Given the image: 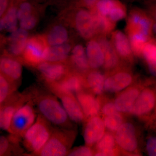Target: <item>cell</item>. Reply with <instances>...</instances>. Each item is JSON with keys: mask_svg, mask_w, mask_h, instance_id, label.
<instances>
[{"mask_svg": "<svg viewBox=\"0 0 156 156\" xmlns=\"http://www.w3.org/2000/svg\"><path fill=\"white\" fill-rule=\"evenodd\" d=\"M34 103L31 100L16 111L11 120L9 133L20 140L36 120Z\"/></svg>", "mask_w": 156, "mask_h": 156, "instance_id": "4", "label": "cell"}, {"mask_svg": "<svg viewBox=\"0 0 156 156\" xmlns=\"http://www.w3.org/2000/svg\"><path fill=\"white\" fill-rule=\"evenodd\" d=\"M70 119L76 123L85 122L86 118L76 96L72 94H62L58 96Z\"/></svg>", "mask_w": 156, "mask_h": 156, "instance_id": "20", "label": "cell"}, {"mask_svg": "<svg viewBox=\"0 0 156 156\" xmlns=\"http://www.w3.org/2000/svg\"><path fill=\"white\" fill-rule=\"evenodd\" d=\"M115 0H99L96 3L94 11L107 17L111 11L119 4Z\"/></svg>", "mask_w": 156, "mask_h": 156, "instance_id": "34", "label": "cell"}, {"mask_svg": "<svg viewBox=\"0 0 156 156\" xmlns=\"http://www.w3.org/2000/svg\"><path fill=\"white\" fill-rule=\"evenodd\" d=\"M126 11L125 8L120 3H119L113 8L108 15V18L113 23L118 22L125 18Z\"/></svg>", "mask_w": 156, "mask_h": 156, "instance_id": "36", "label": "cell"}, {"mask_svg": "<svg viewBox=\"0 0 156 156\" xmlns=\"http://www.w3.org/2000/svg\"><path fill=\"white\" fill-rule=\"evenodd\" d=\"M54 95L58 96L64 94H76L85 89L83 76L70 71L61 80L47 85Z\"/></svg>", "mask_w": 156, "mask_h": 156, "instance_id": "8", "label": "cell"}, {"mask_svg": "<svg viewBox=\"0 0 156 156\" xmlns=\"http://www.w3.org/2000/svg\"><path fill=\"white\" fill-rule=\"evenodd\" d=\"M104 54L105 61L103 67L106 72H112L118 69L120 59L112 44L107 39L101 37L98 41Z\"/></svg>", "mask_w": 156, "mask_h": 156, "instance_id": "24", "label": "cell"}, {"mask_svg": "<svg viewBox=\"0 0 156 156\" xmlns=\"http://www.w3.org/2000/svg\"><path fill=\"white\" fill-rule=\"evenodd\" d=\"M106 128L102 118L95 116L85 121L83 138L85 145L92 147L104 135Z\"/></svg>", "mask_w": 156, "mask_h": 156, "instance_id": "14", "label": "cell"}, {"mask_svg": "<svg viewBox=\"0 0 156 156\" xmlns=\"http://www.w3.org/2000/svg\"><path fill=\"white\" fill-rule=\"evenodd\" d=\"M48 47L44 35L30 37L20 60L29 66L35 68L45 61Z\"/></svg>", "mask_w": 156, "mask_h": 156, "instance_id": "5", "label": "cell"}, {"mask_svg": "<svg viewBox=\"0 0 156 156\" xmlns=\"http://www.w3.org/2000/svg\"><path fill=\"white\" fill-rule=\"evenodd\" d=\"M46 85L61 80L70 71L67 62L44 61L35 67Z\"/></svg>", "mask_w": 156, "mask_h": 156, "instance_id": "10", "label": "cell"}, {"mask_svg": "<svg viewBox=\"0 0 156 156\" xmlns=\"http://www.w3.org/2000/svg\"><path fill=\"white\" fill-rule=\"evenodd\" d=\"M20 140L11 134L8 136L0 135V156L18 154L20 152L18 147Z\"/></svg>", "mask_w": 156, "mask_h": 156, "instance_id": "30", "label": "cell"}, {"mask_svg": "<svg viewBox=\"0 0 156 156\" xmlns=\"http://www.w3.org/2000/svg\"><path fill=\"white\" fill-rule=\"evenodd\" d=\"M6 42H7V40L4 38L0 34V50L3 48L4 45L6 44Z\"/></svg>", "mask_w": 156, "mask_h": 156, "instance_id": "42", "label": "cell"}, {"mask_svg": "<svg viewBox=\"0 0 156 156\" xmlns=\"http://www.w3.org/2000/svg\"><path fill=\"white\" fill-rule=\"evenodd\" d=\"M98 1V0H81L82 4L84 6L90 8L93 7Z\"/></svg>", "mask_w": 156, "mask_h": 156, "instance_id": "41", "label": "cell"}, {"mask_svg": "<svg viewBox=\"0 0 156 156\" xmlns=\"http://www.w3.org/2000/svg\"><path fill=\"white\" fill-rule=\"evenodd\" d=\"M20 0H11L5 13L0 20V31L12 32L17 29V8Z\"/></svg>", "mask_w": 156, "mask_h": 156, "instance_id": "27", "label": "cell"}, {"mask_svg": "<svg viewBox=\"0 0 156 156\" xmlns=\"http://www.w3.org/2000/svg\"><path fill=\"white\" fill-rule=\"evenodd\" d=\"M71 17H73L70 18L72 19L65 20L63 22H66L69 20L83 38L89 40L96 34L95 24L91 12L85 9H78Z\"/></svg>", "mask_w": 156, "mask_h": 156, "instance_id": "9", "label": "cell"}, {"mask_svg": "<svg viewBox=\"0 0 156 156\" xmlns=\"http://www.w3.org/2000/svg\"><path fill=\"white\" fill-rule=\"evenodd\" d=\"M30 93L31 100L36 105L39 114L57 127L73 128L65 110L55 96L37 90Z\"/></svg>", "mask_w": 156, "mask_h": 156, "instance_id": "1", "label": "cell"}, {"mask_svg": "<svg viewBox=\"0 0 156 156\" xmlns=\"http://www.w3.org/2000/svg\"><path fill=\"white\" fill-rule=\"evenodd\" d=\"M30 92H15L0 105V129L9 132L11 120L16 111L31 100Z\"/></svg>", "mask_w": 156, "mask_h": 156, "instance_id": "6", "label": "cell"}, {"mask_svg": "<svg viewBox=\"0 0 156 156\" xmlns=\"http://www.w3.org/2000/svg\"><path fill=\"white\" fill-rule=\"evenodd\" d=\"M18 87L0 73V105L16 92Z\"/></svg>", "mask_w": 156, "mask_h": 156, "instance_id": "33", "label": "cell"}, {"mask_svg": "<svg viewBox=\"0 0 156 156\" xmlns=\"http://www.w3.org/2000/svg\"><path fill=\"white\" fill-rule=\"evenodd\" d=\"M152 33L156 35V22L153 24Z\"/></svg>", "mask_w": 156, "mask_h": 156, "instance_id": "44", "label": "cell"}, {"mask_svg": "<svg viewBox=\"0 0 156 156\" xmlns=\"http://www.w3.org/2000/svg\"><path fill=\"white\" fill-rule=\"evenodd\" d=\"M113 46L119 58L124 60H132L133 51L128 37L122 32L116 30L112 34Z\"/></svg>", "mask_w": 156, "mask_h": 156, "instance_id": "23", "label": "cell"}, {"mask_svg": "<svg viewBox=\"0 0 156 156\" xmlns=\"http://www.w3.org/2000/svg\"><path fill=\"white\" fill-rule=\"evenodd\" d=\"M118 69L109 73L110 74L105 77L104 92L111 94L118 93L133 83L134 78L131 73L126 70Z\"/></svg>", "mask_w": 156, "mask_h": 156, "instance_id": "12", "label": "cell"}, {"mask_svg": "<svg viewBox=\"0 0 156 156\" xmlns=\"http://www.w3.org/2000/svg\"><path fill=\"white\" fill-rule=\"evenodd\" d=\"M11 0H0V20L5 14Z\"/></svg>", "mask_w": 156, "mask_h": 156, "instance_id": "40", "label": "cell"}, {"mask_svg": "<svg viewBox=\"0 0 156 156\" xmlns=\"http://www.w3.org/2000/svg\"><path fill=\"white\" fill-rule=\"evenodd\" d=\"M22 61L5 51L0 56V73L19 86L22 74Z\"/></svg>", "mask_w": 156, "mask_h": 156, "instance_id": "13", "label": "cell"}, {"mask_svg": "<svg viewBox=\"0 0 156 156\" xmlns=\"http://www.w3.org/2000/svg\"><path fill=\"white\" fill-rule=\"evenodd\" d=\"M39 20V12L31 14L28 17L20 20V28L26 30H31L35 27Z\"/></svg>", "mask_w": 156, "mask_h": 156, "instance_id": "35", "label": "cell"}, {"mask_svg": "<svg viewBox=\"0 0 156 156\" xmlns=\"http://www.w3.org/2000/svg\"><path fill=\"white\" fill-rule=\"evenodd\" d=\"M29 37L27 30L21 28H17L11 32L7 39L6 43L8 44L9 50L5 51L20 60Z\"/></svg>", "mask_w": 156, "mask_h": 156, "instance_id": "19", "label": "cell"}, {"mask_svg": "<svg viewBox=\"0 0 156 156\" xmlns=\"http://www.w3.org/2000/svg\"><path fill=\"white\" fill-rule=\"evenodd\" d=\"M156 97L152 89L146 88L141 90L134 103L130 115L142 118L149 114L155 106Z\"/></svg>", "mask_w": 156, "mask_h": 156, "instance_id": "15", "label": "cell"}, {"mask_svg": "<svg viewBox=\"0 0 156 156\" xmlns=\"http://www.w3.org/2000/svg\"><path fill=\"white\" fill-rule=\"evenodd\" d=\"M151 14L153 19L156 22V9L154 10L152 14Z\"/></svg>", "mask_w": 156, "mask_h": 156, "instance_id": "46", "label": "cell"}, {"mask_svg": "<svg viewBox=\"0 0 156 156\" xmlns=\"http://www.w3.org/2000/svg\"><path fill=\"white\" fill-rule=\"evenodd\" d=\"M140 91L138 86L132 85L118 93L114 101L117 110L123 115H130Z\"/></svg>", "mask_w": 156, "mask_h": 156, "instance_id": "17", "label": "cell"}, {"mask_svg": "<svg viewBox=\"0 0 156 156\" xmlns=\"http://www.w3.org/2000/svg\"><path fill=\"white\" fill-rule=\"evenodd\" d=\"M73 128H53L50 139L37 156L67 155L76 136Z\"/></svg>", "mask_w": 156, "mask_h": 156, "instance_id": "3", "label": "cell"}, {"mask_svg": "<svg viewBox=\"0 0 156 156\" xmlns=\"http://www.w3.org/2000/svg\"><path fill=\"white\" fill-rule=\"evenodd\" d=\"M95 151L92 147L88 146H83L70 150L67 156H94Z\"/></svg>", "mask_w": 156, "mask_h": 156, "instance_id": "37", "label": "cell"}, {"mask_svg": "<svg viewBox=\"0 0 156 156\" xmlns=\"http://www.w3.org/2000/svg\"><path fill=\"white\" fill-rule=\"evenodd\" d=\"M117 147L120 152L127 154H136L138 148L136 128L131 122H124L114 133Z\"/></svg>", "mask_w": 156, "mask_h": 156, "instance_id": "7", "label": "cell"}, {"mask_svg": "<svg viewBox=\"0 0 156 156\" xmlns=\"http://www.w3.org/2000/svg\"><path fill=\"white\" fill-rule=\"evenodd\" d=\"M53 128L51 123L39 114L33 125L21 138L26 149L31 154L36 155L50 139Z\"/></svg>", "mask_w": 156, "mask_h": 156, "instance_id": "2", "label": "cell"}, {"mask_svg": "<svg viewBox=\"0 0 156 156\" xmlns=\"http://www.w3.org/2000/svg\"><path fill=\"white\" fill-rule=\"evenodd\" d=\"M152 20L149 15L139 10L131 11L128 17L127 30L128 34H134L151 38Z\"/></svg>", "mask_w": 156, "mask_h": 156, "instance_id": "11", "label": "cell"}, {"mask_svg": "<svg viewBox=\"0 0 156 156\" xmlns=\"http://www.w3.org/2000/svg\"><path fill=\"white\" fill-rule=\"evenodd\" d=\"M29 1H31L34 2L38 3V4H42L44 2H46V0H29Z\"/></svg>", "mask_w": 156, "mask_h": 156, "instance_id": "43", "label": "cell"}, {"mask_svg": "<svg viewBox=\"0 0 156 156\" xmlns=\"http://www.w3.org/2000/svg\"><path fill=\"white\" fill-rule=\"evenodd\" d=\"M141 56L145 60L151 74L156 76V40L150 39L146 43Z\"/></svg>", "mask_w": 156, "mask_h": 156, "instance_id": "29", "label": "cell"}, {"mask_svg": "<svg viewBox=\"0 0 156 156\" xmlns=\"http://www.w3.org/2000/svg\"><path fill=\"white\" fill-rule=\"evenodd\" d=\"M95 24L96 34L105 36L111 33L115 27V23L109 18L93 11L91 12Z\"/></svg>", "mask_w": 156, "mask_h": 156, "instance_id": "31", "label": "cell"}, {"mask_svg": "<svg viewBox=\"0 0 156 156\" xmlns=\"http://www.w3.org/2000/svg\"><path fill=\"white\" fill-rule=\"evenodd\" d=\"M67 62L70 70L84 76L90 70L86 50L82 45L74 46Z\"/></svg>", "mask_w": 156, "mask_h": 156, "instance_id": "18", "label": "cell"}, {"mask_svg": "<svg viewBox=\"0 0 156 156\" xmlns=\"http://www.w3.org/2000/svg\"><path fill=\"white\" fill-rule=\"evenodd\" d=\"M61 0H49V2L51 4H58Z\"/></svg>", "mask_w": 156, "mask_h": 156, "instance_id": "45", "label": "cell"}, {"mask_svg": "<svg viewBox=\"0 0 156 156\" xmlns=\"http://www.w3.org/2000/svg\"><path fill=\"white\" fill-rule=\"evenodd\" d=\"M85 89L76 94V97L83 110L86 120L91 117L100 115L101 101L100 98Z\"/></svg>", "mask_w": 156, "mask_h": 156, "instance_id": "16", "label": "cell"}, {"mask_svg": "<svg viewBox=\"0 0 156 156\" xmlns=\"http://www.w3.org/2000/svg\"><path fill=\"white\" fill-rule=\"evenodd\" d=\"M62 21L52 24L44 35L48 46L62 44L69 41V32Z\"/></svg>", "mask_w": 156, "mask_h": 156, "instance_id": "21", "label": "cell"}, {"mask_svg": "<svg viewBox=\"0 0 156 156\" xmlns=\"http://www.w3.org/2000/svg\"><path fill=\"white\" fill-rule=\"evenodd\" d=\"M94 156H117L120 151L117 147L114 133L106 131L104 135L94 146Z\"/></svg>", "mask_w": 156, "mask_h": 156, "instance_id": "22", "label": "cell"}, {"mask_svg": "<svg viewBox=\"0 0 156 156\" xmlns=\"http://www.w3.org/2000/svg\"><path fill=\"white\" fill-rule=\"evenodd\" d=\"M86 52L90 69H97L103 66L104 54L99 42L92 39L89 40L87 45Z\"/></svg>", "mask_w": 156, "mask_h": 156, "instance_id": "25", "label": "cell"}, {"mask_svg": "<svg viewBox=\"0 0 156 156\" xmlns=\"http://www.w3.org/2000/svg\"><path fill=\"white\" fill-rule=\"evenodd\" d=\"M72 48V45L69 42L61 45L49 46L45 56V61L66 62Z\"/></svg>", "mask_w": 156, "mask_h": 156, "instance_id": "28", "label": "cell"}, {"mask_svg": "<svg viewBox=\"0 0 156 156\" xmlns=\"http://www.w3.org/2000/svg\"><path fill=\"white\" fill-rule=\"evenodd\" d=\"M85 89L96 96H101L103 92L105 76L103 74L97 70H89L83 76Z\"/></svg>", "mask_w": 156, "mask_h": 156, "instance_id": "26", "label": "cell"}, {"mask_svg": "<svg viewBox=\"0 0 156 156\" xmlns=\"http://www.w3.org/2000/svg\"><path fill=\"white\" fill-rule=\"evenodd\" d=\"M101 99V98H100ZM101 101V107L100 115L102 117L111 114L117 111L114 102L113 101L107 100L105 101Z\"/></svg>", "mask_w": 156, "mask_h": 156, "instance_id": "38", "label": "cell"}, {"mask_svg": "<svg viewBox=\"0 0 156 156\" xmlns=\"http://www.w3.org/2000/svg\"><path fill=\"white\" fill-rule=\"evenodd\" d=\"M146 151L149 156H156V136H151L148 139Z\"/></svg>", "mask_w": 156, "mask_h": 156, "instance_id": "39", "label": "cell"}, {"mask_svg": "<svg viewBox=\"0 0 156 156\" xmlns=\"http://www.w3.org/2000/svg\"><path fill=\"white\" fill-rule=\"evenodd\" d=\"M102 119L107 130L113 133L124 122L123 114L119 111L102 117Z\"/></svg>", "mask_w": 156, "mask_h": 156, "instance_id": "32", "label": "cell"}]
</instances>
